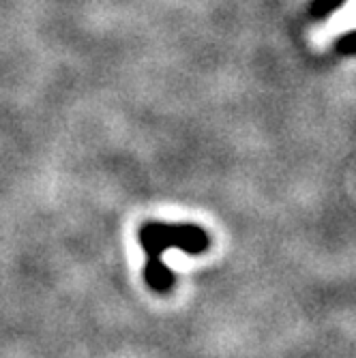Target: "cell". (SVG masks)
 Here are the masks:
<instances>
[{
    "label": "cell",
    "instance_id": "cell-1",
    "mask_svg": "<svg viewBox=\"0 0 356 358\" xmlns=\"http://www.w3.org/2000/svg\"><path fill=\"white\" fill-rule=\"evenodd\" d=\"M140 241L146 251V281L157 292H168L174 283L170 268L161 262L168 249H180L187 253H200L208 249V234L193 223H144L140 230Z\"/></svg>",
    "mask_w": 356,
    "mask_h": 358
},
{
    "label": "cell",
    "instance_id": "cell-2",
    "mask_svg": "<svg viewBox=\"0 0 356 358\" xmlns=\"http://www.w3.org/2000/svg\"><path fill=\"white\" fill-rule=\"evenodd\" d=\"M346 0H313L311 7H309V15L315 20V22H322L327 20L331 13H335L339 7H343Z\"/></svg>",
    "mask_w": 356,
    "mask_h": 358
},
{
    "label": "cell",
    "instance_id": "cell-3",
    "mask_svg": "<svg viewBox=\"0 0 356 358\" xmlns=\"http://www.w3.org/2000/svg\"><path fill=\"white\" fill-rule=\"evenodd\" d=\"M335 48H337V52L341 56H354V50H356V37H354V32L348 30L343 37H339V41H337Z\"/></svg>",
    "mask_w": 356,
    "mask_h": 358
}]
</instances>
